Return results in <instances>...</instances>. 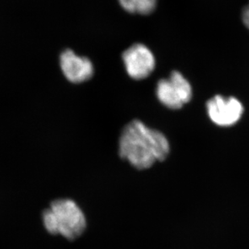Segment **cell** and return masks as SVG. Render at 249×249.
Returning a JSON list of instances; mask_svg holds the SVG:
<instances>
[{
	"mask_svg": "<svg viewBox=\"0 0 249 249\" xmlns=\"http://www.w3.org/2000/svg\"><path fill=\"white\" fill-rule=\"evenodd\" d=\"M170 152L168 139L162 132L146 126L141 120H132L122 130L119 154L139 170L149 169L165 160Z\"/></svg>",
	"mask_w": 249,
	"mask_h": 249,
	"instance_id": "1",
	"label": "cell"
},
{
	"mask_svg": "<svg viewBox=\"0 0 249 249\" xmlns=\"http://www.w3.org/2000/svg\"><path fill=\"white\" fill-rule=\"evenodd\" d=\"M43 221L49 232L60 234L70 240L80 236L87 226L82 210L71 199L53 201L43 213Z\"/></svg>",
	"mask_w": 249,
	"mask_h": 249,
	"instance_id": "2",
	"label": "cell"
},
{
	"mask_svg": "<svg viewBox=\"0 0 249 249\" xmlns=\"http://www.w3.org/2000/svg\"><path fill=\"white\" fill-rule=\"evenodd\" d=\"M156 94L164 106L177 110L191 101L193 90L191 83L180 72L173 71L169 78L158 82Z\"/></svg>",
	"mask_w": 249,
	"mask_h": 249,
	"instance_id": "3",
	"label": "cell"
},
{
	"mask_svg": "<svg viewBox=\"0 0 249 249\" xmlns=\"http://www.w3.org/2000/svg\"><path fill=\"white\" fill-rule=\"evenodd\" d=\"M122 59L127 74L136 80L148 78L155 69L154 55L143 44H135L125 50Z\"/></svg>",
	"mask_w": 249,
	"mask_h": 249,
	"instance_id": "4",
	"label": "cell"
},
{
	"mask_svg": "<svg viewBox=\"0 0 249 249\" xmlns=\"http://www.w3.org/2000/svg\"><path fill=\"white\" fill-rule=\"evenodd\" d=\"M208 116L212 122L220 127H230L240 120L244 107L234 97L225 98L215 95L207 103Z\"/></svg>",
	"mask_w": 249,
	"mask_h": 249,
	"instance_id": "5",
	"label": "cell"
},
{
	"mask_svg": "<svg viewBox=\"0 0 249 249\" xmlns=\"http://www.w3.org/2000/svg\"><path fill=\"white\" fill-rule=\"evenodd\" d=\"M59 66L64 77L73 84L87 82L94 75V67L92 61L73 50H64L61 53L59 56Z\"/></svg>",
	"mask_w": 249,
	"mask_h": 249,
	"instance_id": "6",
	"label": "cell"
},
{
	"mask_svg": "<svg viewBox=\"0 0 249 249\" xmlns=\"http://www.w3.org/2000/svg\"><path fill=\"white\" fill-rule=\"evenodd\" d=\"M120 6L132 14L148 15L155 10L158 0H119Z\"/></svg>",
	"mask_w": 249,
	"mask_h": 249,
	"instance_id": "7",
	"label": "cell"
},
{
	"mask_svg": "<svg viewBox=\"0 0 249 249\" xmlns=\"http://www.w3.org/2000/svg\"><path fill=\"white\" fill-rule=\"evenodd\" d=\"M242 19L246 28L249 30V4L243 10Z\"/></svg>",
	"mask_w": 249,
	"mask_h": 249,
	"instance_id": "8",
	"label": "cell"
}]
</instances>
